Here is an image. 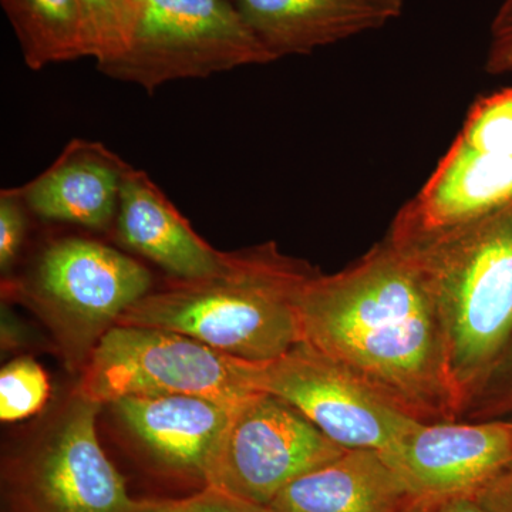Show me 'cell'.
<instances>
[{
    "label": "cell",
    "instance_id": "obj_1",
    "mask_svg": "<svg viewBox=\"0 0 512 512\" xmlns=\"http://www.w3.org/2000/svg\"><path fill=\"white\" fill-rule=\"evenodd\" d=\"M298 313L303 343L402 412L421 423L460 417L436 306L389 235L338 274L313 275Z\"/></svg>",
    "mask_w": 512,
    "mask_h": 512
},
{
    "label": "cell",
    "instance_id": "obj_2",
    "mask_svg": "<svg viewBox=\"0 0 512 512\" xmlns=\"http://www.w3.org/2000/svg\"><path fill=\"white\" fill-rule=\"evenodd\" d=\"M387 235L436 306L461 417L512 340V204L444 228L424 227L402 208Z\"/></svg>",
    "mask_w": 512,
    "mask_h": 512
},
{
    "label": "cell",
    "instance_id": "obj_3",
    "mask_svg": "<svg viewBox=\"0 0 512 512\" xmlns=\"http://www.w3.org/2000/svg\"><path fill=\"white\" fill-rule=\"evenodd\" d=\"M316 274L274 242L227 252L215 274L174 278L134 303L117 325L171 330L235 359L269 362L302 342L299 296Z\"/></svg>",
    "mask_w": 512,
    "mask_h": 512
},
{
    "label": "cell",
    "instance_id": "obj_4",
    "mask_svg": "<svg viewBox=\"0 0 512 512\" xmlns=\"http://www.w3.org/2000/svg\"><path fill=\"white\" fill-rule=\"evenodd\" d=\"M275 60L229 0H143L126 53L99 70L153 93Z\"/></svg>",
    "mask_w": 512,
    "mask_h": 512
},
{
    "label": "cell",
    "instance_id": "obj_5",
    "mask_svg": "<svg viewBox=\"0 0 512 512\" xmlns=\"http://www.w3.org/2000/svg\"><path fill=\"white\" fill-rule=\"evenodd\" d=\"M245 363L171 330L116 325L84 363L76 393L99 404L157 394L241 402L258 393Z\"/></svg>",
    "mask_w": 512,
    "mask_h": 512
},
{
    "label": "cell",
    "instance_id": "obj_6",
    "mask_svg": "<svg viewBox=\"0 0 512 512\" xmlns=\"http://www.w3.org/2000/svg\"><path fill=\"white\" fill-rule=\"evenodd\" d=\"M151 286L148 269L130 256L100 242L70 238L40 255L23 288L70 362L80 365Z\"/></svg>",
    "mask_w": 512,
    "mask_h": 512
},
{
    "label": "cell",
    "instance_id": "obj_7",
    "mask_svg": "<svg viewBox=\"0 0 512 512\" xmlns=\"http://www.w3.org/2000/svg\"><path fill=\"white\" fill-rule=\"evenodd\" d=\"M101 404L74 394L45 436L5 468L6 512H137L144 500L97 437Z\"/></svg>",
    "mask_w": 512,
    "mask_h": 512
},
{
    "label": "cell",
    "instance_id": "obj_8",
    "mask_svg": "<svg viewBox=\"0 0 512 512\" xmlns=\"http://www.w3.org/2000/svg\"><path fill=\"white\" fill-rule=\"evenodd\" d=\"M245 370L255 392L272 394L291 404L346 450L387 453L421 423L303 342L278 359L247 362Z\"/></svg>",
    "mask_w": 512,
    "mask_h": 512
},
{
    "label": "cell",
    "instance_id": "obj_9",
    "mask_svg": "<svg viewBox=\"0 0 512 512\" xmlns=\"http://www.w3.org/2000/svg\"><path fill=\"white\" fill-rule=\"evenodd\" d=\"M345 451L291 404L258 392L235 409L207 485L268 507L286 485Z\"/></svg>",
    "mask_w": 512,
    "mask_h": 512
},
{
    "label": "cell",
    "instance_id": "obj_10",
    "mask_svg": "<svg viewBox=\"0 0 512 512\" xmlns=\"http://www.w3.org/2000/svg\"><path fill=\"white\" fill-rule=\"evenodd\" d=\"M383 456L416 500L474 495L512 463V417L417 423Z\"/></svg>",
    "mask_w": 512,
    "mask_h": 512
},
{
    "label": "cell",
    "instance_id": "obj_11",
    "mask_svg": "<svg viewBox=\"0 0 512 512\" xmlns=\"http://www.w3.org/2000/svg\"><path fill=\"white\" fill-rule=\"evenodd\" d=\"M241 402L198 394H157L123 397L111 406L154 470L205 487Z\"/></svg>",
    "mask_w": 512,
    "mask_h": 512
},
{
    "label": "cell",
    "instance_id": "obj_12",
    "mask_svg": "<svg viewBox=\"0 0 512 512\" xmlns=\"http://www.w3.org/2000/svg\"><path fill=\"white\" fill-rule=\"evenodd\" d=\"M276 60L382 29L403 0H229Z\"/></svg>",
    "mask_w": 512,
    "mask_h": 512
},
{
    "label": "cell",
    "instance_id": "obj_13",
    "mask_svg": "<svg viewBox=\"0 0 512 512\" xmlns=\"http://www.w3.org/2000/svg\"><path fill=\"white\" fill-rule=\"evenodd\" d=\"M128 168L103 144L73 140L45 173L15 190L45 220L103 229L117 217Z\"/></svg>",
    "mask_w": 512,
    "mask_h": 512
},
{
    "label": "cell",
    "instance_id": "obj_14",
    "mask_svg": "<svg viewBox=\"0 0 512 512\" xmlns=\"http://www.w3.org/2000/svg\"><path fill=\"white\" fill-rule=\"evenodd\" d=\"M116 220L121 244L175 279L204 278L224 265L227 252L217 251L195 234L144 171L128 168Z\"/></svg>",
    "mask_w": 512,
    "mask_h": 512
},
{
    "label": "cell",
    "instance_id": "obj_15",
    "mask_svg": "<svg viewBox=\"0 0 512 512\" xmlns=\"http://www.w3.org/2000/svg\"><path fill=\"white\" fill-rule=\"evenodd\" d=\"M416 501L402 474L376 450H346L286 485L269 512H399Z\"/></svg>",
    "mask_w": 512,
    "mask_h": 512
},
{
    "label": "cell",
    "instance_id": "obj_16",
    "mask_svg": "<svg viewBox=\"0 0 512 512\" xmlns=\"http://www.w3.org/2000/svg\"><path fill=\"white\" fill-rule=\"evenodd\" d=\"M512 204V157L481 153L456 138L404 210L429 228L453 227Z\"/></svg>",
    "mask_w": 512,
    "mask_h": 512
},
{
    "label": "cell",
    "instance_id": "obj_17",
    "mask_svg": "<svg viewBox=\"0 0 512 512\" xmlns=\"http://www.w3.org/2000/svg\"><path fill=\"white\" fill-rule=\"evenodd\" d=\"M0 2L29 69L42 70L49 64L87 57L80 0Z\"/></svg>",
    "mask_w": 512,
    "mask_h": 512
},
{
    "label": "cell",
    "instance_id": "obj_18",
    "mask_svg": "<svg viewBox=\"0 0 512 512\" xmlns=\"http://www.w3.org/2000/svg\"><path fill=\"white\" fill-rule=\"evenodd\" d=\"M87 57L97 69L123 56L136 25V13L127 0H80Z\"/></svg>",
    "mask_w": 512,
    "mask_h": 512
},
{
    "label": "cell",
    "instance_id": "obj_19",
    "mask_svg": "<svg viewBox=\"0 0 512 512\" xmlns=\"http://www.w3.org/2000/svg\"><path fill=\"white\" fill-rule=\"evenodd\" d=\"M458 138L481 153L512 157V87L478 100Z\"/></svg>",
    "mask_w": 512,
    "mask_h": 512
},
{
    "label": "cell",
    "instance_id": "obj_20",
    "mask_svg": "<svg viewBox=\"0 0 512 512\" xmlns=\"http://www.w3.org/2000/svg\"><path fill=\"white\" fill-rule=\"evenodd\" d=\"M50 383L32 357H19L0 372V419L6 423L28 419L49 400Z\"/></svg>",
    "mask_w": 512,
    "mask_h": 512
},
{
    "label": "cell",
    "instance_id": "obj_21",
    "mask_svg": "<svg viewBox=\"0 0 512 512\" xmlns=\"http://www.w3.org/2000/svg\"><path fill=\"white\" fill-rule=\"evenodd\" d=\"M512 417V340L478 392L461 413L463 421L510 419Z\"/></svg>",
    "mask_w": 512,
    "mask_h": 512
},
{
    "label": "cell",
    "instance_id": "obj_22",
    "mask_svg": "<svg viewBox=\"0 0 512 512\" xmlns=\"http://www.w3.org/2000/svg\"><path fill=\"white\" fill-rule=\"evenodd\" d=\"M137 512H269L268 508L205 485L197 493L175 500H144Z\"/></svg>",
    "mask_w": 512,
    "mask_h": 512
},
{
    "label": "cell",
    "instance_id": "obj_23",
    "mask_svg": "<svg viewBox=\"0 0 512 512\" xmlns=\"http://www.w3.org/2000/svg\"><path fill=\"white\" fill-rule=\"evenodd\" d=\"M25 202L15 188L0 194V268L8 271L15 264L26 234Z\"/></svg>",
    "mask_w": 512,
    "mask_h": 512
},
{
    "label": "cell",
    "instance_id": "obj_24",
    "mask_svg": "<svg viewBox=\"0 0 512 512\" xmlns=\"http://www.w3.org/2000/svg\"><path fill=\"white\" fill-rule=\"evenodd\" d=\"M485 72L512 73V0H504L494 16L490 29V45L485 57Z\"/></svg>",
    "mask_w": 512,
    "mask_h": 512
},
{
    "label": "cell",
    "instance_id": "obj_25",
    "mask_svg": "<svg viewBox=\"0 0 512 512\" xmlns=\"http://www.w3.org/2000/svg\"><path fill=\"white\" fill-rule=\"evenodd\" d=\"M471 497L488 512H512V463Z\"/></svg>",
    "mask_w": 512,
    "mask_h": 512
},
{
    "label": "cell",
    "instance_id": "obj_26",
    "mask_svg": "<svg viewBox=\"0 0 512 512\" xmlns=\"http://www.w3.org/2000/svg\"><path fill=\"white\" fill-rule=\"evenodd\" d=\"M426 512H488L471 495H458V497L443 498L437 501H424Z\"/></svg>",
    "mask_w": 512,
    "mask_h": 512
},
{
    "label": "cell",
    "instance_id": "obj_27",
    "mask_svg": "<svg viewBox=\"0 0 512 512\" xmlns=\"http://www.w3.org/2000/svg\"><path fill=\"white\" fill-rule=\"evenodd\" d=\"M399 512H426V503L421 500L413 501L412 504L407 505L406 508H403L402 511Z\"/></svg>",
    "mask_w": 512,
    "mask_h": 512
},
{
    "label": "cell",
    "instance_id": "obj_28",
    "mask_svg": "<svg viewBox=\"0 0 512 512\" xmlns=\"http://www.w3.org/2000/svg\"><path fill=\"white\" fill-rule=\"evenodd\" d=\"M141 2H143V0H127L128 5H130L131 9H133L134 13H136V18H137L138 8H140Z\"/></svg>",
    "mask_w": 512,
    "mask_h": 512
}]
</instances>
